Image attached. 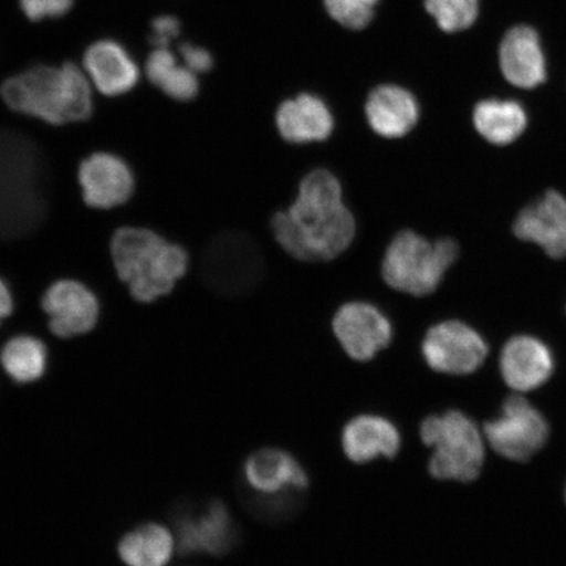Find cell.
Listing matches in <instances>:
<instances>
[{
	"instance_id": "1",
	"label": "cell",
	"mask_w": 566,
	"mask_h": 566,
	"mask_svg": "<svg viewBox=\"0 0 566 566\" xmlns=\"http://www.w3.org/2000/svg\"><path fill=\"white\" fill-rule=\"evenodd\" d=\"M272 229L283 250L304 263L337 259L348 250L357 230L344 203L342 184L327 169L304 177L294 203L273 217Z\"/></svg>"
},
{
	"instance_id": "2",
	"label": "cell",
	"mask_w": 566,
	"mask_h": 566,
	"mask_svg": "<svg viewBox=\"0 0 566 566\" xmlns=\"http://www.w3.org/2000/svg\"><path fill=\"white\" fill-rule=\"evenodd\" d=\"M48 174L38 145L0 130V240L31 235L45 221Z\"/></svg>"
},
{
	"instance_id": "3",
	"label": "cell",
	"mask_w": 566,
	"mask_h": 566,
	"mask_svg": "<svg viewBox=\"0 0 566 566\" xmlns=\"http://www.w3.org/2000/svg\"><path fill=\"white\" fill-rule=\"evenodd\" d=\"M13 112L51 125L86 122L94 111L87 74L74 65H38L9 77L0 88Z\"/></svg>"
},
{
	"instance_id": "4",
	"label": "cell",
	"mask_w": 566,
	"mask_h": 566,
	"mask_svg": "<svg viewBox=\"0 0 566 566\" xmlns=\"http://www.w3.org/2000/svg\"><path fill=\"white\" fill-rule=\"evenodd\" d=\"M111 254L119 280L138 302L168 295L188 271L187 251L147 229L117 230L111 240Z\"/></svg>"
},
{
	"instance_id": "5",
	"label": "cell",
	"mask_w": 566,
	"mask_h": 566,
	"mask_svg": "<svg viewBox=\"0 0 566 566\" xmlns=\"http://www.w3.org/2000/svg\"><path fill=\"white\" fill-rule=\"evenodd\" d=\"M420 438L433 450L428 460L431 478L470 483L483 470L485 449L483 434L469 416L460 410L429 415L420 424Z\"/></svg>"
},
{
	"instance_id": "6",
	"label": "cell",
	"mask_w": 566,
	"mask_h": 566,
	"mask_svg": "<svg viewBox=\"0 0 566 566\" xmlns=\"http://www.w3.org/2000/svg\"><path fill=\"white\" fill-rule=\"evenodd\" d=\"M458 256L454 240L429 242L419 233L405 230L389 243L381 275L389 287L421 298L436 292Z\"/></svg>"
},
{
	"instance_id": "7",
	"label": "cell",
	"mask_w": 566,
	"mask_h": 566,
	"mask_svg": "<svg viewBox=\"0 0 566 566\" xmlns=\"http://www.w3.org/2000/svg\"><path fill=\"white\" fill-rule=\"evenodd\" d=\"M265 271L263 252L247 233H219L205 248L201 275L207 285L221 295L240 296L252 292Z\"/></svg>"
},
{
	"instance_id": "8",
	"label": "cell",
	"mask_w": 566,
	"mask_h": 566,
	"mask_svg": "<svg viewBox=\"0 0 566 566\" xmlns=\"http://www.w3.org/2000/svg\"><path fill=\"white\" fill-rule=\"evenodd\" d=\"M177 551L184 556H224L235 546L238 526L219 500L186 504L174 514Z\"/></svg>"
},
{
	"instance_id": "9",
	"label": "cell",
	"mask_w": 566,
	"mask_h": 566,
	"mask_svg": "<svg viewBox=\"0 0 566 566\" xmlns=\"http://www.w3.org/2000/svg\"><path fill=\"white\" fill-rule=\"evenodd\" d=\"M484 434L497 454L515 462H525L546 443L548 427L544 417L526 399L512 396L499 419L485 424Z\"/></svg>"
},
{
	"instance_id": "10",
	"label": "cell",
	"mask_w": 566,
	"mask_h": 566,
	"mask_svg": "<svg viewBox=\"0 0 566 566\" xmlns=\"http://www.w3.org/2000/svg\"><path fill=\"white\" fill-rule=\"evenodd\" d=\"M424 363L431 370L448 375L476 371L488 356V345L469 325L449 321L433 325L421 346Z\"/></svg>"
},
{
	"instance_id": "11",
	"label": "cell",
	"mask_w": 566,
	"mask_h": 566,
	"mask_svg": "<svg viewBox=\"0 0 566 566\" xmlns=\"http://www.w3.org/2000/svg\"><path fill=\"white\" fill-rule=\"evenodd\" d=\"M332 328L344 352L357 363H369L392 339L391 323L370 303L344 304L338 308Z\"/></svg>"
},
{
	"instance_id": "12",
	"label": "cell",
	"mask_w": 566,
	"mask_h": 566,
	"mask_svg": "<svg viewBox=\"0 0 566 566\" xmlns=\"http://www.w3.org/2000/svg\"><path fill=\"white\" fill-rule=\"evenodd\" d=\"M41 304L49 318V328L60 338L88 334L101 315L96 295L74 280L54 282L42 296Z\"/></svg>"
},
{
	"instance_id": "13",
	"label": "cell",
	"mask_w": 566,
	"mask_h": 566,
	"mask_svg": "<svg viewBox=\"0 0 566 566\" xmlns=\"http://www.w3.org/2000/svg\"><path fill=\"white\" fill-rule=\"evenodd\" d=\"M80 179L83 200L91 208L109 210L130 200L136 180L126 161L109 153H95L82 161Z\"/></svg>"
},
{
	"instance_id": "14",
	"label": "cell",
	"mask_w": 566,
	"mask_h": 566,
	"mask_svg": "<svg viewBox=\"0 0 566 566\" xmlns=\"http://www.w3.org/2000/svg\"><path fill=\"white\" fill-rule=\"evenodd\" d=\"M243 476L258 495L304 492L310 485L306 470L292 452L265 448L252 452L243 465Z\"/></svg>"
},
{
	"instance_id": "15",
	"label": "cell",
	"mask_w": 566,
	"mask_h": 566,
	"mask_svg": "<svg viewBox=\"0 0 566 566\" xmlns=\"http://www.w3.org/2000/svg\"><path fill=\"white\" fill-rule=\"evenodd\" d=\"M342 449L354 464H367L375 459H394L401 449V433L385 416L363 413L352 417L342 430Z\"/></svg>"
},
{
	"instance_id": "16",
	"label": "cell",
	"mask_w": 566,
	"mask_h": 566,
	"mask_svg": "<svg viewBox=\"0 0 566 566\" xmlns=\"http://www.w3.org/2000/svg\"><path fill=\"white\" fill-rule=\"evenodd\" d=\"M515 235L543 248L551 258L566 256V198L549 190L541 200L521 211Z\"/></svg>"
},
{
	"instance_id": "17",
	"label": "cell",
	"mask_w": 566,
	"mask_h": 566,
	"mask_svg": "<svg viewBox=\"0 0 566 566\" xmlns=\"http://www.w3.org/2000/svg\"><path fill=\"white\" fill-rule=\"evenodd\" d=\"M91 84L105 96H122L137 86L139 69L129 52L113 40L96 41L84 54Z\"/></svg>"
},
{
	"instance_id": "18",
	"label": "cell",
	"mask_w": 566,
	"mask_h": 566,
	"mask_svg": "<svg viewBox=\"0 0 566 566\" xmlns=\"http://www.w3.org/2000/svg\"><path fill=\"white\" fill-rule=\"evenodd\" d=\"M500 66L515 87L535 88L546 81V59L533 28L518 25L506 33L500 48Z\"/></svg>"
},
{
	"instance_id": "19",
	"label": "cell",
	"mask_w": 566,
	"mask_h": 566,
	"mask_svg": "<svg viewBox=\"0 0 566 566\" xmlns=\"http://www.w3.org/2000/svg\"><path fill=\"white\" fill-rule=\"evenodd\" d=\"M500 367L509 387L526 392L546 384L554 370V360L547 346L539 339L518 336L505 345Z\"/></svg>"
},
{
	"instance_id": "20",
	"label": "cell",
	"mask_w": 566,
	"mask_h": 566,
	"mask_svg": "<svg viewBox=\"0 0 566 566\" xmlns=\"http://www.w3.org/2000/svg\"><path fill=\"white\" fill-rule=\"evenodd\" d=\"M366 117L378 136L406 137L419 123L420 109L410 92L398 86L375 88L366 103Z\"/></svg>"
},
{
	"instance_id": "21",
	"label": "cell",
	"mask_w": 566,
	"mask_h": 566,
	"mask_svg": "<svg viewBox=\"0 0 566 566\" xmlns=\"http://www.w3.org/2000/svg\"><path fill=\"white\" fill-rule=\"evenodd\" d=\"M275 124L281 137L296 145L328 139L335 127L328 106L307 94L281 104Z\"/></svg>"
},
{
	"instance_id": "22",
	"label": "cell",
	"mask_w": 566,
	"mask_h": 566,
	"mask_svg": "<svg viewBox=\"0 0 566 566\" xmlns=\"http://www.w3.org/2000/svg\"><path fill=\"white\" fill-rule=\"evenodd\" d=\"M177 543L171 530L160 523H145L118 543V556L126 566H167Z\"/></svg>"
},
{
	"instance_id": "23",
	"label": "cell",
	"mask_w": 566,
	"mask_h": 566,
	"mask_svg": "<svg viewBox=\"0 0 566 566\" xmlns=\"http://www.w3.org/2000/svg\"><path fill=\"white\" fill-rule=\"evenodd\" d=\"M473 124L481 137L493 145L505 146L525 132L527 116L518 103L492 98L476 105Z\"/></svg>"
},
{
	"instance_id": "24",
	"label": "cell",
	"mask_w": 566,
	"mask_h": 566,
	"mask_svg": "<svg viewBox=\"0 0 566 566\" xmlns=\"http://www.w3.org/2000/svg\"><path fill=\"white\" fill-rule=\"evenodd\" d=\"M48 360L46 345L30 335L10 338L0 352V365L18 385H31L44 377Z\"/></svg>"
},
{
	"instance_id": "25",
	"label": "cell",
	"mask_w": 566,
	"mask_h": 566,
	"mask_svg": "<svg viewBox=\"0 0 566 566\" xmlns=\"http://www.w3.org/2000/svg\"><path fill=\"white\" fill-rule=\"evenodd\" d=\"M146 74L155 87L177 102H189L198 95L197 74L176 60L169 49H155L146 62Z\"/></svg>"
},
{
	"instance_id": "26",
	"label": "cell",
	"mask_w": 566,
	"mask_h": 566,
	"mask_svg": "<svg viewBox=\"0 0 566 566\" xmlns=\"http://www.w3.org/2000/svg\"><path fill=\"white\" fill-rule=\"evenodd\" d=\"M424 6L444 32L467 30L479 13V0H427Z\"/></svg>"
},
{
	"instance_id": "27",
	"label": "cell",
	"mask_w": 566,
	"mask_h": 566,
	"mask_svg": "<svg viewBox=\"0 0 566 566\" xmlns=\"http://www.w3.org/2000/svg\"><path fill=\"white\" fill-rule=\"evenodd\" d=\"M324 3L339 24L360 30L370 23L378 0H324Z\"/></svg>"
},
{
	"instance_id": "28",
	"label": "cell",
	"mask_w": 566,
	"mask_h": 566,
	"mask_svg": "<svg viewBox=\"0 0 566 566\" xmlns=\"http://www.w3.org/2000/svg\"><path fill=\"white\" fill-rule=\"evenodd\" d=\"M75 0H20L21 11L32 21L61 18L73 7Z\"/></svg>"
},
{
	"instance_id": "29",
	"label": "cell",
	"mask_w": 566,
	"mask_h": 566,
	"mask_svg": "<svg viewBox=\"0 0 566 566\" xmlns=\"http://www.w3.org/2000/svg\"><path fill=\"white\" fill-rule=\"evenodd\" d=\"M180 21L171 15H163L153 21L150 41L155 49H168L179 38Z\"/></svg>"
},
{
	"instance_id": "30",
	"label": "cell",
	"mask_w": 566,
	"mask_h": 566,
	"mask_svg": "<svg viewBox=\"0 0 566 566\" xmlns=\"http://www.w3.org/2000/svg\"><path fill=\"white\" fill-rule=\"evenodd\" d=\"M184 65L192 70L195 74H205L212 67V56L208 51L190 44L180 48Z\"/></svg>"
},
{
	"instance_id": "31",
	"label": "cell",
	"mask_w": 566,
	"mask_h": 566,
	"mask_svg": "<svg viewBox=\"0 0 566 566\" xmlns=\"http://www.w3.org/2000/svg\"><path fill=\"white\" fill-rule=\"evenodd\" d=\"M13 300L9 286L0 279V324L12 314Z\"/></svg>"
}]
</instances>
